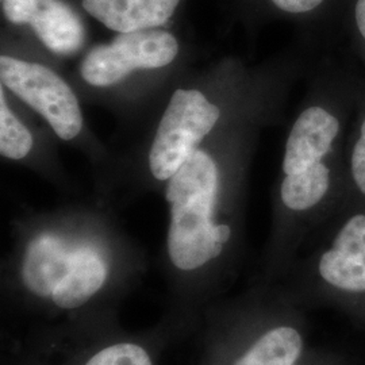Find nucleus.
Listing matches in <instances>:
<instances>
[{"instance_id":"16","label":"nucleus","mask_w":365,"mask_h":365,"mask_svg":"<svg viewBox=\"0 0 365 365\" xmlns=\"http://www.w3.org/2000/svg\"><path fill=\"white\" fill-rule=\"evenodd\" d=\"M297 365H352V363L342 354L337 352H318L315 354L304 353L299 363Z\"/></svg>"},{"instance_id":"7","label":"nucleus","mask_w":365,"mask_h":365,"mask_svg":"<svg viewBox=\"0 0 365 365\" xmlns=\"http://www.w3.org/2000/svg\"><path fill=\"white\" fill-rule=\"evenodd\" d=\"M180 0H83V9L118 34L165 25Z\"/></svg>"},{"instance_id":"1","label":"nucleus","mask_w":365,"mask_h":365,"mask_svg":"<svg viewBox=\"0 0 365 365\" xmlns=\"http://www.w3.org/2000/svg\"><path fill=\"white\" fill-rule=\"evenodd\" d=\"M167 182L168 256L178 269L195 271L221 256L232 240L230 225L214 221L221 170L214 156L200 148Z\"/></svg>"},{"instance_id":"12","label":"nucleus","mask_w":365,"mask_h":365,"mask_svg":"<svg viewBox=\"0 0 365 365\" xmlns=\"http://www.w3.org/2000/svg\"><path fill=\"white\" fill-rule=\"evenodd\" d=\"M0 92V153L14 161L24 160L34 146L33 135L11 110L3 86Z\"/></svg>"},{"instance_id":"6","label":"nucleus","mask_w":365,"mask_h":365,"mask_svg":"<svg viewBox=\"0 0 365 365\" xmlns=\"http://www.w3.org/2000/svg\"><path fill=\"white\" fill-rule=\"evenodd\" d=\"M180 45L164 30H141L119 34L110 43L95 46L80 64V75L92 87L107 88L138 69H161L178 57Z\"/></svg>"},{"instance_id":"5","label":"nucleus","mask_w":365,"mask_h":365,"mask_svg":"<svg viewBox=\"0 0 365 365\" xmlns=\"http://www.w3.org/2000/svg\"><path fill=\"white\" fill-rule=\"evenodd\" d=\"M0 80L3 87L43 118L58 138L72 141L83 131L78 96L52 68L3 54Z\"/></svg>"},{"instance_id":"2","label":"nucleus","mask_w":365,"mask_h":365,"mask_svg":"<svg viewBox=\"0 0 365 365\" xmlns=\"http://www.w3.org/2000/svg\"><path fill=\"white\" fill-rule=\"evenodd\" d=\"M342 123L327 106H307L288 133L282 161V206L294 215L321 212L336 200L334 157Z\"/></svg>"},{"instance_id":"10","label":"nucleus","mask_w":365,"mask_h":365,"mask_svg":"<svg viewBox=\"0 0 365 365\" xmlns=\"http://www.w3.org/2000/svg\"><path fill=\"white\" fill-rule=\"evenodd\" d=\"M27 25L56 54H72L84 42L81 21L61 0H37Z\"/></svg>"},{"instance_id":"13","label":"nucleus","mask_w":365,"mask_h":365,"mask_svg":"<svg viewBox=\"0 0 365 365\" xmlns=\"http://www.w3.org/2000/svg\"><path fill=\"white\" fill-rule=\"evenodd\" d=\"M86 365H153L143 346L120 342L110 345L92 356Z\"/></svg>"},{"instance_id":"18","label":"nucleus","mask_w":365,"mask_h":365,"mask_svg":"<svg viewBox=\"0 0 365 365\" xmlns=\"http://www.w3.org/2000/svg\"><path fill=\"white\" fill-rule=\"evenodd\" d=\"M354 19L359 33L365 42V0H357L354 7Z\"/></svg>"},{"instance_id":"11","label":"nucleus","mask_w":365,"mask_h":365,"mask_svg":"<svg viewBox=\"0 0 365 365\" xmlns=\"http://www.w3.org/2000/svg\"><path fill=\"white\" fill-rule=\"evenodd\" d=\"M107 274V265L98 253L80 249L72 253L71 268L53 291V302L66 310L78 309L103 287Z\"/></svg>"},{"instance_id":"17","label":"nucleus","mask_w":365,"mask_h":365,"mask_svg":"<svg viewBox=\"0 0 365 365\" xmlns=\"http://www.w3.org/2000/svg\"><path fill=\"white\" fill-rule=\"evenodd\" d=\"M277 9L288 14L310 13L325 0H271Z\"/></svg>"},{"instance_id":"9","label":"nucleus","mask_w":365,"mask_h":365,"mask_svg":"<svg viewBox=\"0 0 365 365\" xmlns=\"http://www.w3.org/2000/svg\"><path fill=\"white\" fill-rule=\"evenodd\" d=\"M72 264V253L51 235L34 238L26 249L22 276L29 291L48 298L68 274Z\"/></svg>"},{"instance_id":"4","label":"nucleus","mask_w":365,"mask_h":365,"mask_svg":"<svg viewBox=\"0 0 365 365\" xmlns=\"http://www.w3.org/2000/svg\"><path fill=\"white\" fill-rule=\"evenodd\" d=\"M222 108L197 88H179L158 122L148 167L158 182H168L221 120Z\"/></svg>"},{"instance_id":"8","label":"nucleus","mask_w":365,"mask_h":365,"mask_svg":"<svg viewBox=\"0 0 365 365\" xmlns=\"http://www.w3.org/2000/svg\"><path fill=\"white\" fill-rule=\"evenodd\" d=\"M304 352L306 339L299 324L277 321L250 339L230 365H297Z\"/></svg>"},{"instance_id":"14","label":"nucleus","mask_w":365,"mask_h":365,"mask_svg":"<svg viewBox=\"0 0 365 365\" xmlns=\"http://www.w3.org/2000/svg\"><path fill=\"white\" fill-rule=\"evenodd\" d=\"M349 176L354 192L365 203V113L359 122L349 153Z\"/></svg>"},{"instance_id":"3","label":"nucleus","mask_w":365,"mask_h":365,"mask_svg":"<svg viewBox=\"0 0 365 365\" xmlns=\"http://www.w3.org/2000/svg\"><path fill=\"white\" fill-rule=\"evenodd\" d=\"M315 295L365 329V203L339 215L313 261Z\"/></svg>"},{"instance_id":"15","label":"nucleus","mask_w":365,"mask_h":365,"mask_svg":"<svg viewBox=\"0 0 365 365\" xmlns=\"http://www.w3.org/2000/svg\"><path fill=\"white\" fill-rule=\"evenodd\" d=\"M37 0H3V13L14 25H27Z\"/></svg>"}]
</instances>
